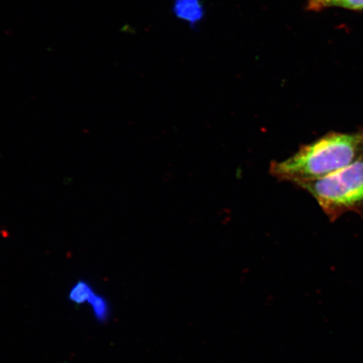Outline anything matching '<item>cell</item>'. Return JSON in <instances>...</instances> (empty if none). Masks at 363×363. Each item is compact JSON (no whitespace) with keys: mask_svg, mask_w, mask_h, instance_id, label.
I'll use <instances>...</instances> for the list:
<instances>
[{"mask_svg":"<svg viewBox=\"0 0 363 363\" xmlns=\"http://www.w3.org/2000/svg\"><path fill=\"white\" fill-rule=\"evenodd\" d=\"M362 156L363 128L354 133L330 131L286 160L272 162L270 174L299 186L343 169Z\"/></svg>","mask_w":363,"mask_h":363,"instance_id":"cell-1","label":"cell"},{"mask_svg":"<svg viewBox=\"0 0 363 363\" xmlns=\"http://www.w3.org/2000/svg\"><path fill=\"white\" fill-rule=\"evenodd\" d=\"M298 187L315 198L330 222L347 212L363 217V156L343 169Z\"/></svg>","mask_w":363,"mask_h":363,"instance_id":"cell-2","label":"cell"},{"mask_svg":"<svg viewBox=\"0 0 363 363\" xmlns=\"http://www.w3.org/2000/svg\"><path fill=\"white\" fill-rule=\"evenodd\" d=\"M172 11L179 19L195 26L204 17V8L201 0H174Z\"/></svg>","mask_w":363,"mask_h":363,"instance_id":"cell-3","label":"cell"},{"mask_svg":"<svg viewBox=\"0 0 363 363\" xmlns=\"http://www.w3.org/2000/svg\"><path fill=\"white\" fill-rule=\"evenodd\" d=\"M333 7L363 11V0H307L306 9L308 11L320 12Z\"/></svg>","mask_w":363,"mask_h":363,"instance_id":"cell-4","label":"cell"},{"mask_svg":"<svg viewBox=\"0 0 363 363\" xmlns=\"http://www.w3.org/2000/svg\"><path fill=\"white\" fill-rule=\"evenodd\" d=\"M94 294V290L92 286L84 280H80L72 288L68 298L75 305L81 306L89 303L91 296Z\"/></svg>","mask_w":363,"mask_h":363,"instance_id":"cell-5","label":"cell"},{"mask_svg":"<svg viewBox=\"0 0 363 363\" xmlns=\"http://www.w3.org/2000/svg\"><path fill=\"white\" fill-rule=\"evenodd\" d=\"M89 303L92 307L95 319L101 323L106 322L111 311L107 299L94 292L91 296Z\"/></svg>","mask_w":363,"mask_h":363,"instance_id":"cell-6","label":"cell"}]
</instances>
